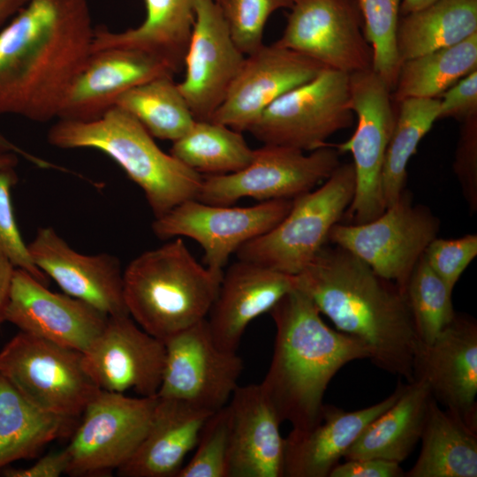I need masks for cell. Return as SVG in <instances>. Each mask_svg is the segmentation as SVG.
Here are the masks:
<instances>
[{"label": "cell", "mask_w": 477, "mask_h": 477, "mask_svg": "<svg viewBox=\"0 0 477 477\" xmlns=\"http://www.w3.org/2000/svg\"><path fill=\"white\" fill-rule=\"evenodd\" d=\"M95 31L87 0H29L0 29V113L57 117Z\"/></svg>", "instance_id": "6da1fadb"}, {"label": "cell", "mask_w": 477, "mask_h": 477, "mask_svg": "<svg viewBox=\"0 0 477 477\" xmlns=\"http://www.w3.org/2000/svg\"><path fill=\"white\" fill-rule=\"evenodd\" d=\"M307 294L337 329L359 341L368 359L408 382L420 342L404 292L341 246L327 244L298 275Z\"/></svg>", "instance_id": "7a4b0ae2"}, {"label": "cell", "mask_w": 477, "mask_h": 477, "mask_svg": "<svg viewBox=\"0 0 477 477\" xmlns=\"http://www.w3.org/2000/svg\"><path fill=\"white\" fill-rule=\"evenodd\" d=\"M276 325L271 362L260 383L281 422L306 429L320 418L327 387L345 364L368 359L352 337L325 324L300 290L285 294L269 311Z\"/></svg>", "instance_id": "3957f363"}, {"label": "cell", "mask_w": 477, "mask_h": 477, "mask_svg": "<svg viewBox=\"0 0 477 477\" xmlns=\"http://www.w3.org/2000/svg\"><path fill=\"white\" fill-rule=\"evenodd\" d=\"M223 273L198 262L181 238L145 251L123 271L128 314L164 341L208 316Z\"/></svg>", "instance_id": "277c9868"}, {"label": "cell", "mask_w": 477, "mask_h": 477, "mask_svg": "<svg viewBox=\"0 0 477 477\" xmlns=\"http://www.w3.org/2000/svg\"><path fill=\"white\" fill-rule=\"evenodd\" d=\"M47 139L56 148L107 155L143 191L155 218L195 199L202 183L201 174L163 152L137 119L117 106L90 121L59 119Z\"/></svg>", "instance_id": "5b68a950"}, {"label": "cell", "mask_w": 477, "mask_h": 477, "mask_svg": "<svg viewBox=\"0 0 477 477\" xmlns=\"http://www.w3.org/2000/svg\"><path fill=\"white\" fill-rule=\"evenodd\" d=\"M354 193L353 164L340 163L322 186L294 198L288 214L274 228L240 246L238 259L298 275L326 245Z\"/></svg>", "instance_id": "8992f818"}, {"label": "cell", "mask_w": 477, "mask_h": 477, "mask_svg": "<svg viewBox=\"0 0 477 477\" xmlns=\"http://www.w3.org/2000/svg\"><path fill=\"white\" fill-rule=\"evenodd\" d=\"M350 102V74L325 67L274 101L247 132L263 144L314 151L329 146L331 135L352 126Z\"/></svg>", "instance_id": "52a82bcc"}, {"label": "cell", "mask_w": 477, "mask_h": 477, "mask_svg": "<svg viewBox=\"0 0 477 477\" xmlns=\"http://www.w3.org/2000/svg\"><path fill=\"white\" fill-rule=\"evenodd\" d=\"M0 374L43 411L77 419L100 390L82 352L19 331L0 351Z\"/></svg>", "instance_id": "ba28073f"}, {"label": "cell", "mask_w": 477, "mask_h": 477, "mask_svg": "<svg viewBox=\"0 0 477 477\" xmlns=\"http://www.w3.org/2000/svg\"><path fill=\"white\" fill-rule=\"evenodd\" d=\"M439 230V218L428 208L413 205L412 195L405 189L374 220L336 223L328 241L351 252L404 292L415 265Z\"/></svg>", "instance_id": "9c48e42d"}, {"label": "cell", "mask_w": 477, "mask_h": 477, "mask_svg": "<svg viewBox=\"0 0 477 477\" xmlns=\"http://www.w3.org/2000/svg\"><path fill=\"white\" fill-rule=\"evenodd\" d=\"M340 153L331 143L305 151L263 144L254 149L251 163L228 174L202 175L195 200L213 205H232L243 198L260 201L292 199L324 182L340 164Z\"/></svg>", "instance_id": "30bf717a"}, {"label": "cell", "mask_w": 477, "mask_h": 477, "mask_svg": "<svg viewBox=\"0 0 477 477\" xmlns=\"http://www.w3.org/2000/svg\"><path fill=\"white\" fill-rule=\"evenodd\" d=\"M350 95L356 129L348 140L333 146L353 157L355 193L344 216L347 223H364L386 208L382 170L398 111L390 88L373 69L350 74Z\"/></svg>", "instance_id": "8fae6325"}, {"label": "cell", "mask_w": 477, "mask_h": 477, "mask_svg": "<svg viewBox=\"0 0 477 477\" xmlns=\"http://www.w3.org/2000/svg\"><path fill=\"white\" fill-rule=\"evenodd\" d=\"M158 397L132 398L100 390L83 411L65 447L67 475L98 477L117 471L145 437Z\"/></svg>", "instance_id": "7c38bea8"}, {"label": "cell", "mask_w": 477, "mask_h": 477, "mask_svg": "<svg viewBox=\"0 0 477 477\" xmlns=\"http://www.w3.org/2000/svg\"><path fill=\"white\" fill-rule=\"evenodd\" d=\"M292 201L271 200L241 208L191 199L155 218L152 230L161 239L187 237L197 241L204 250L203 264L223 271L230 256L274 228L288 214Z\"/></svg>", "instance_id": "4fadbf2b"}, {"label": "cell", "mask_w": 477, "mask_h": 477, "mask_svg": "<svg viewBox=\"0 0 477 477\" xmlns=\"http://www.w3.org/2000/svg\"><path fill=\"white\" fill-rule=\"evenodd\" d=\"M165 362L157 396L215 412L230 400L243 370L237 352L220 349L207 318L163 341Z\"/></svg>", "instance_id": "5bb4252c"}, {"label": "cell", "mask_w": 477, "mask_h": 477, "mask_svg": "<svg viewBox=\"0 0 477 477\" xmlns=\"http://www.w3.org/2000/svg\"><path fill=\"white\" fill-rule=\"evenodd\" d=\"M274 43L348 74L372 69L357 0H293Z\"/></svg>", "instance_id": "9a60e30c"}, {"label": "cell", "mask_w": 477, "mask_h": 477, "mask_svg": "<svg viewBox=\"0 0 477 477\" xmlns=\"http://www.w3.org/2000/svg\"><path fill=\"white\" fill-rule=\"evenodd\" d=\"M86 372L98 389L156 396L164 362V342L142 329L129 314L109 316L105 327L82 352Z\"/></svg>", "instance_id": "2e32d148"}, {"label": "cell", "mask_w": 477, "mask_h": 477, "mask_svg": "<svg viewBox=\"0 0 477 477\" xmlns=\"http://www.w3.org/2000/svg\"><path fill=\"white\" fill-rule=\"evenodd\" d=\"M245 58L232 41L216 2L198 0L184 60L185 78L178 83L195 120H210Z\"/></svg>", "instance_id": "e0dca14e"}, {"label": "cell", "mask_w": 477, "mask_h": 477, "mask_svg": "<svg viewBox=\"0 0 477 477\" xmlns=\"http://www.w3.org/2000/svg\"><path fill=\"white\" fill-rule=\"evenodd\" d=\"M16 268L5 322L19 331L84 352L101 334L108 315L66 293L51 292Z\"/></svg>", "instance_id": "ac0fdd59"}, {"label": "cell", "mask_w": 477, "mask_h": 477, "mask_svg": "<svg viewBox=\"0 0 477 477\" xmlns=\"http://www.w3.org/2000/svg\"><path fill=\"white\" fill-rule=\"evenodd\" d=\"M325 66L293 50L263 45L246 56L223 102L208 121L247 132L262 111L288 91L311 80Z\"/></svg>", "instance_id": "d6986e66"}, {"label": "cell", "mask_w": 477, "mask_h": 477, "mask_svg": "<svg viewBox=\"0 0 477 477\" xmlns=\"http://www.w3.org/2000/svg\"><path fill=\"white\" fill-rule=\"evenodd\" d=\"M34 265L61 290L108 316L129 314L119 260L110 254H83L52 227L38 229L26 245Z\"/></svg>", "instance_id": "ffe728a7"}, {"label": "cell", "mask_w": 477, "mask_h": 477, "mask_svg": "<svg viewBox=\"0 0 477 477\" xmlns=\"http://www.w3.org/2000/svg\"><path fill=\"white\" fill-rule=\"evenodd\" d=\"M415 379H423L433 398L477 430V323L455 315L428 345L420 344L414 358Z\"/></svg>", "instance_id": "44dd1931"}, {"label": "cell", "mask_w": 477, "mask_h": 477, "mask_svg": "<svg viewBox=\"0 0 477 477\" xmlns=\"http://www.w3.org/2000/svg\"><path fill=\"white\" fill-rule=\"evenodd\" d=\"M163 75L174 73L162 60L140 49L114 47L91 52L69 86L57 117L96 119L129 89Z\"/></svg>", "instance_id": "7402d4cb"}, {"label": "cell", "mask_w": 477, "mask_h": 477, "mask_svg": "<svg viewBox=\"0 0 477 477\" xmlns=\"http://www.w3.org/2000/svg\"><path fill=\"white\" fill-rule=\"evenodd\" d=\"M296 288L295 276L238 260L223 273L208 325L216 344L237 352L248 324Z\"/></svg>", "instance_id": "603a6c76"}, {"label": "cell", "mask_w": 477, "mask_h": 477, "mask_svg": "<svg viewBox=\"0 0 477 477\" xmlns=\"http://www.w3.org/2000/svg\"><path fill=\"white\" fill-rule=\"evenodd\" d=\"M403 383L368 407L346 412L324 405L319 420L306 429H292L284 438V477H329L366 427L390 407Z\"/></svg>", "instance_id": "cb8c5ba5"}, {"label": "cell", "mask_w": 477, "mask_h": 477, "mask_svg": "<svg viewBox=\"0 0 477 477\" xmlns=\"http://www.w3.org/2000/svg\"><path fill=\"white\" fill-rule=\"evenodd\" d=\"M228 405V477H284L282 422L261 385L238 386Z\"/></svg>", "instance_id": "d4e9b609"}, {"label": "cell", "mask_w": 477, "mask_h": 477, "mask_svg": "<svg viewBox=\"0 0 477 477\" xmlns=\"http://www.w3.org/2000/svg\"><path fill=\"white\" fill-rule=\"evenodd\" d=\"M141 443L117 473L122 477H177L213 413L159 396Z\"/></svg>", "instance_id": "484cf974"}, {"label": "cell", "mask_w": 477, "mask_h": 477, "mask_svg": "<svg viewBox=\"0 0 477 477\" xmlns=\"http://www.w3.org/2000/svg\"><path fill=\"white\" fill-rule=\"evenodd\" d=\"M198 0H144L146 15L136 27L114 32L95 31L91 52L114 47L140 49L178 73L189 44Z\"/></svg>", "instance_id": "4316f807"}, {"label": "cell", "mask_w": 477, "mask_h": 477, "mask_svg": "<svg viewBox=\"0 0 477 477\" xmlns=\"http://www.w3.org/2000/svg\"><path fill=\"white\" fill-rule=\"evenodd\" d=\"M432 398L423 379L404 384L395 403L366 427L344 458H381L400 464L420 440Z\"/></svg>", "instance_id": "83f0119b"}, {"label": "cell", "mask_w": 477, "mask_h": 477, "mask_svg": "<svg viewBox=\"0 0 477 477\" xmlns=\"http://www.w3.org/2000/svg\"><path fill=\"white\" fill-rule=\"evenodd\" d=\"M417 461L405 477H476L477 430L432 398Z\"/></svg>", "instance_id": "f1b7e54d"}, {"label": "cell", "mask_w": 477, "mask_h": 477, "mask_svg": "<svg viewBox=\"0 0 477 477\" xmlns=\"http://www.w3.org/2000/svg\"><path fill=\"white\" fill-rule=\"evenodd\" d=\"M75 420L42 410L0 374V471L35 458L47 444L68 435Z\"/></svg>", "instance_id": "f546056e"}, {"label": "cell", "mask_w": 477, "mask_h": 477, "mask_svg": "<svg viewBox=\"0 0 477 477\" xmlns=\"http://www.w3.org/2000/svg\"><path fill=\"white\" fill-rule=\"evenodd\" d=\"M477 33V0H438L399 19L401 62L457 44Z\"/></svg>", "instance_id": "4dcf8cb0"}, {"label": "cell", "mask_w": 477, "mask_h": 477, "mask_svg": "<svg viewBox=\"0 0 477 477\" xmlns=\"http://www.w3.org/2000/svg\"><path fill=\"white\" fill-rule=\"evenodd\" d=\"M477 70V33L450 47L402 62L392 93L395 102L408 98H438Z\"/></svg>", "instance_id": "1f68e13d"}, {"label": "cell", "mask_w": 477, "mask_h": 477, "mask_svg": "<svg viewBox=\"0 0 477 477\" xmlns=\"http://www.w3.org/2000/svg\"><path fill=\"white\" fill-rule=\"evenodd\" d=\"M242 132L213 121L196 120L192 128L172 142L170 154L200 174L238 171L254 157Z\"/></svg>", "instance_id": "d6a6232c"}, {"label": "cell", "mask_w": 477, "mask_h": 477, "mask_svg": "<svg viewBox=\"0 0 477 477\" xmlns=\"http://www.w3.org/2000/svg\"><path fill=\"white\" fill-rule=\"evenodd\" d=\"M115 106L137 119L153 137L172 142L196 121L172 75L156 77L129 89Z\"/></svg>", "instance_id": "836d02e7"}, {"label": "cell", "mask_w": 477, "mask_h": 477, "mask_svg": "<svg viewBox=\"0 0 477 477\" xmlns=\"http://www.w3.org/2000/svg\"><path fill=\"white\" fill-rule=\"evenodd\" d=\"M394 130L382 170L385 208L394 204L405 189L407 164L422 138L439 117V98H408L398 102Z\"/></svg>", "instance_id": "e575fe53"}, {"label": "cell", "mask_w": 477, "mask_h": 477, "mask_svg": "<svg viewBox=\"0 0 477 477\" xmlns=\"http://www.w3.org/2000/svg\"><path fill=\"white\" fill-rule=\"evenodd\" d=\"M452 292L422 255L404 289L420 344H432L454 319Z\"/></svg>", "instance_id": "d590c367"}, {"label": "cell", "mask_w": 477, "mask_h": 477, "mask_svg": "<svg viewBox=\"0 0 477 477\" xmlns=\"http://www.w3.org/2000/svg\"><path fill=\"white\" fill-rule=\"evenodd\" d=\"M363 33L373 51L372 69L392 91L401 66L397 29L401 0H357Z\"/></svg>", "instance_id": "8d00e7d4"}, {"label": "cell", "mask_w": 477, "mask_h": 477, "mask_svg": "<svg viewBox=\"0 0 477 477\" xmlns=\"http://www.w3.org/2000/svg\"><path fill=\"white\" fill-rule=\"evenodd\" d=\"M231 414L228 404L203 424L195 451L177 477H228Z\"/></svg>", "instance_id": "74e56055"}, {"label": "cell", "mask_w": 477, "mask_h": 477, "mask_svg": "<svg viewBox=\"0 0 477 477\" xmlns=\"http://www.w3.org/2000/svg\"><path fill=\"white\" fill-rule=\"evenodd\" d=\"M232 41L248 56L263 44L264 27L272 13L290 9L293 0H215Z\"/></svg>", "instance_id": "f35d334b"}, {"label": "cell", "mask_w": 477, "mask_h": 477, "mask_svg": "<svg viewBox=\"0 0 477 477\" xmlns=\"http://www.w3.org/2000/svg\"><path fill=\"white\" fill-rule=\"evenodd\" d=\"M17 164L16 153H0V248L16 268L48 285L49 279L33 262L15 219L11 190L18 181Z\"/></svg>", "instance_id": "ab89813d"}, {"label": "cell", "mask_w": 477, "mask_h": 477, "mask_svg": "<svg viewBox=\"0 0 477 477\" xmlns=\"http://www.w3.org/2000/svg\"><path fill=\"white\" fill-rule=\"evenodd\" d=\"M476 255V234H467L457 238L436 237L423 254L428 266L452 291Z\"/></svg>", "instance_id": "60d3db41"}, {"label": "cell", "mask_w": 477, "mask_h": 477, "mask_svg": "<svg viewBox=\"0 0 477 477\" xmlns=\"http://www.w3.org/2000/svg\"><path fill=\"white\" fill-rule=\"evenodd\" d=\"M461 122L452 167L469 210L474 214L477 211V115Z\"/></svg>", "instance_id": "b9f144b4"}, {"label": "cell", "mask_w": 477, "mask_h": 477, "mask_svg": "<svg viewBox=\"0 0 477 477\" xmlns=\"http://www.w3.org/2000/svg\"><path fill=\"white\" fill-rule=\"evenodd\" d=\"M439 99L438 119L452 117L463 121L477 115V70L450 87Z\"/></svg>", "instance_id": "7bdbcfd3"}, {"label": "cell", "mask_w": 477, "mask_h": 477, "mask_svg": "<svg viewBox=\"0 0 477 477\" xmlns=\"http://www.w3.org/2000/svg\"><path fill=\"white\" fill-rule=\"evenodd\" d=\"M399 463L381 458L346 459L337 464L329 477H402Z\"/></svg>", "instance_id": "ee69618b"}, {"label": "cell", "mask_w": 477, "mask_h": 477, "mask_svg": "<svg viewBox=\"0 0 477 477\" xmlns=\"http://www.w3.org/2000/svg\"><path fill=\"white\" fill-rule=\"evenodd\" d=\"M68 466L69 455L64 448L49 452L28 467H5L1 471L5 477H59L67 473Z\"/></svg>", "instance_id": "f6af8a7d"}, {"label": "cell", "mask_w": 477, "mask_h": 477, "mask_svg": "<svg viewBox=\"0 0 477 477\" xmlns=\"http://www.w3.org/2000/svg\"><path fill=\"white\" fill-rule=\"evenodd\" d=\"M15 269L10 258L0 248V327L5 322Z\"/></svg>", "instance_id": "bcb514c9"}, {"label": "cell", "mask_w": 477, "mask_h": 477, "mask_svg": "<svg viewBox=\"0 0 477 477\" xmlns=\"http://www.w3.org/2000/svg\"><path fill=\"white\" fill-rule=\"evenodd\" d=\"M4 152H13V153H16L17 155H20L26 159H27L29 162H31L32 163L41 168L47 169V168H49L51 165L49 162L45 161L33 154H30L29 152H26V150L13 144L0 132V153H4Z\"/></svg>", "instance_id": "7dc6e473"}, {"label": "cell", "mask_w": 477, "mask_h": 477, "mask_svg": "<svg viewBox=\"0 0 477 477\" xmlns=\"http://www.w3.org/2000/svg\"><path fill=\"white\" fill-rule=\"evenodd\" d=\"M29 0H0V29L11 20Z\"/></svg>", "instance_id": "c3c4849f"}, {"label": "cell", "mask_w": 477, "mask_h": 477, "mask_svg": "<svg viewBox=\"0 0 477 477\" xmlns=\"http://www.w3.org/2000/svg\"><path fill=\"white\" fill-rule=\"evenodd\" d=\"M438 0H402L400 12L404 15L423 9Z\"/></svg>", "instance_id": "681fc988"}]
</instances>
